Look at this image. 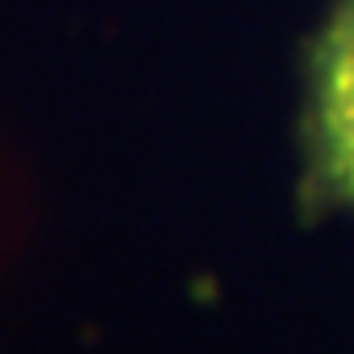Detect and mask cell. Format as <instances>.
I'll return each mask as SVG.
<instances>
[{"mask_svg":"<svg viewBox=\"0 0 354 354\" xmlns=\"http://www.w3.org/2000/svg\"><path fill=\"white\" fill-rule=\"evenodd\" d=\"M312 133L324 180L354 201V0H342L316 43Z\"/></svg>","mask_w":354,"mask_h":354,"instance_id":"1","label":"cell"}]
</instances>
